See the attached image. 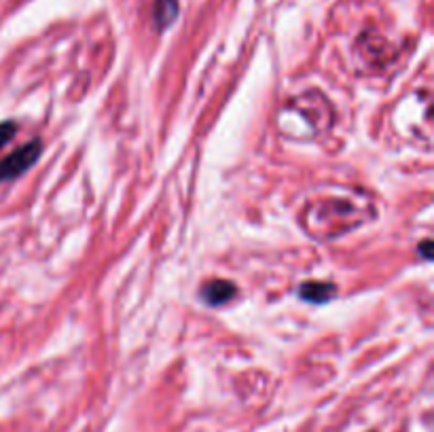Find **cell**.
<instances>
[{"instance_id": "cell-6", "label": "cell", "mask_w": 434, "mask_h": 432, "mask_svg": "<svg viewBox=\"0 0 434 432\" xmlns=\"http://www.w3.org/2000/svg\"><path fill=\"white\" fill-rule=\"evenodd\" d=\"M430 246H432V244H430V240H426V242L419 246V254H421L424 259H430V256H432V254H430Z\"/></svg>"}, {"instance_id": "cell-4", "label": "cell", "mask_w": 434, "mask_h": 432, "mask_svg": "<svg viewBox=\"0 0 434 432\" xmlns=\"http://www.w3.org/2000/svg\"><path fill=\"white\" fill-rule=\"evenodd\" d=\"M176 17V3L174 0H164L157 5V22L159 26H168Z\"/></svg>"}, {"instance_id": "cell-5", "label": "cell", "mask_w": 434, "mask_h": 432, "mask_svg": "<svg viewBox=\"0 0 434 432\" xmlns=\"http://www.w3.org/2000/svg\"><path fill=\"white\" fill-rule=\"evenodd\" d=\"M15 130H17V125L13 121H3V123H0V148H3L15 136Z\"/></svg>"}, {"instance_id": "cell-2", "label": "cell", "mask_w": 434, "mask_h": 432, "mask_svg": "<svg viewBox=\"0 0 434 432\" xmlns=\"http://www.w3.org/2000/svg\"><path fill=\"white\" fill-rule=\"evenodd\" d=\"M235 295H238L235 284L227 282V280H212L201 291V297L208 305H223V303L231 301Z\"/></svg>"}, {"instance_id": "cell-3", "label": "cell", "mask_w": 434, "mask_h": 432, "mask_svg": "<svg viewBox=\"0 0 434 432\" xmlns=\"http://www.w3.org/2000/svg\"><path fill=\"white\" fill-rule=\"evenodd\" d=\"M335 295H337V288L331 282H305L299 288V297L307 303H327Z\"/></svg>"}, {"instance_id": "cell-1", "label": "cell", "mask_w": 434, "mask_h": 432, "mask_svg": "<svg viewBox=\"0 0 434 432\" xmlns=\"http://www.w3.org/2000/svg\"><path fill=\"white\" fill-rule=\"evenodd\" d=\"M42 153V146L38 140H32L24 146H20L17 151H13L11 155L0 159V183L13 180L17 176H22L24 172H28Z\"/></svg>"}]
</instances>
